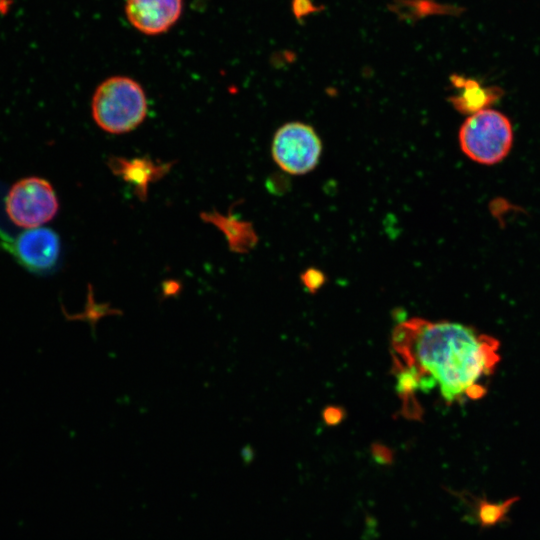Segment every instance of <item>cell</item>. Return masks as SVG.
Segmentation results:
<instances>
[{
  "label": "cell",
  "instance_id": "4",
  "mask_svg": "<svg viewBox=\"0 0 540 540\" xmlns=\"http://www.w3.org/2000/svg\"><path fill=\"white\" fill-rule=\"evenodd\" d=\"M271 152L274 161L283 171L302 175L318 164L322 144L313 127L302 122H290L276 131Z\"/></svg>",
  "mask_w": 540,
  "mask_h": 540
},
{
  "label": "cell",
  "instance_id": "12",
  "mask_svg": "<svg viewBox=\"0 0 540 540\" xmlns=\"http://www.w3.org/2000/svg\"><path fill=\"white\" fill-rule=\"evenodd\" d=\"M373 461L380 466H391L395 460L394 451L382 442H373L370 446Z\"/></svg>",
  "mask_w": 540,
  "mask_h": 540
},
{
  "label": "cell",
  "instance_id": "14",
  "mask_svg": "<svg viewBox=\"0 0 540 540\" xmlns=\"http://www.w3.org/2000/svg\"><path fill=\"white\" fill-rule=\"evenodd\" d=\"M323 421L328 426H336L345 418V411L339 406H328L322 413Z\"/></svg>",
  "mask_w": 540,
  "mask_h": 540
},
{
  "label": "cell",
  "instance_id": "11",
  "mask_svg": "<svg viewBox=\"0 0 540 540\" xmlns=\"http://www.w3.org/2000/svg\"><path fill=\"white\" fill-rule=\"evenodd\" d=\"M225 233L231 249L236 252H246L257 242V237L247 223L237 220L222 219L218 223Z\"/></svg>",
  "mask_w": 540,
  "mask_h": 540
},
{
  "label": "cell",
  "instance_id": "6",
  "mask_svg": "<svg viewBox=\"0 0 540 540\" xmlns=\"http://www.w3.org/2000/svg\"><path fill=\"white\" fill-rule=\"evenodd\" d=\"M0 244L17 262L33 273L51 271L60 256V240L49 228H32L11 239L0 234Z\"/></svg>",
  "mask_w": 540,
  "mask_h": 540
},
{
  "label": "cell",
  "instance_id": "7",
  "mask_svg": "<svg viewBox=\"0 0 540 540\" xmlns=\"http://www.w3.org/2000/svg\"><path fill=\"white\" fill-rule=\"evenodd\" d=\"M183 0H127L129 22L146 35H157L169 30L179 19Z\"/></svg>",
  "mask_w": 540,
  "mask_h": 540
},
{
  "label": "cell",
  "instance_id": "2",
  "mask_svg": "<svg viewBox=\"0 0 540 540\" xmlns=\"http://www.w3.org/2000/svg\"><path fill=\"white\" fill-rule=\"evenodd\" d=\"M147 114L144 90L135 80L115 76L103 81L92 99V115L104 131L129 132L143 122Z\"/></svg>",
  "mask_w": 540,
  "mask_h": 540
},
{
  "label": "cell",
  "instance_id": "5",
  "mask_svg": "<svg viewBox=\"0 0 540 540\" xmlns=\"http://www.w3.org/2000/svg\"><path fill=\"white\" fill-rule=\"evenodd\" d=\"M5 208L11 221L24 228H36L51 220L58 200L51 184L39 177L16 182L9 190Z\"/></svg>",
  "mask_w": 540,
  "mask_h": 540
},
{
  "label": "cell",
  "instance_id": "3",
  "mask_svg": "<svg viewBox=\"0 0 540 540\" xmlns=\"http://www.w3.org/2000/svg\"><path fill=\"white\" fill-rule=\"evenodd\" d=\"M459 143L471 160L486 165L502 161L513 143L510 120L501 112L487 108L476 112L463 122Z\"/></svg>",
  "mask_w": 540,
  "mask_h": 540
},
{
  "label": "cell",
  "instance_id": "8",
  "mask_svg": "<svg viewBox=\"0 0 540 540\" xmlns=\"http://www.w3.org/2000/svg\"><path fill=\"white\" fill-rule=\"evenodd\" d=\"M451 82L457 89V93L452 96L451 102L458 111L465 114L472 115L490 108V105L501 95L499 88L484 86L471 78L453 75Z\"/></svg>",
  "mask_w": 540,
  "mask_h": 540
},
{
  "label": "cell",
  "instance_id": "1",
  "mask_svg": "<svg viewBox=\"0 0 540 540\" xmlns=\"http://www.w3.org/2000/svg\"><path fill=\"white\" fill-rule=\"evenodd\" d=\"M394 364L413 369L420 389L447 403L482 398L500 362L499 341L460 323L414 318L396 327Z\"/></svg>",
  "mask_w": 540,
  "mask_h": 540
},
{
  "label": "cell",
  "instance_id": "13",
  "mask_svg": "<svg viewBox=\"0 0 540 540\" xmlns=\"http://www.w3.org/2000/svg\"><path fill=\"white\" fill-rule=\"evenodd\" d=\"M301 282L304 287L310 292H317L325 283L324 273L316 268H308L301 274Z\"/></svg>",
  "mask_w": 540,
  "mask_h": 540
},
{
  "label": "cell",
  "instance_id": "9",
  "mask_svg": "<svg viewBox=\"0 0 540 540\" xmlns=\"http://www.w3.org/2000/svg\"><path fill=\"white\" fill-rule=\"evenodd\" d=\"M445 489L459 498L469 508L468 520L476 523L481 528H489L507 522L511 507L519 499L518 497H512L501 502H493L486 497H477L466 491Z\"/></svg>",
  "mask_w": 540,
  "mask_h": 540
},
{
  "label": "cell",
  "instance_id": "10",
  "mask_svg": "<svg viewBox=\"0 0 540 540\" xmlns=\"http://www.w3.org/2000/svg\"><path fill=\"white\" fill-rule=\"evenodd\" d=\"M110 164L117 175L137 187L140 196H145L148 184L163 175L168 168L167 165H156L147 159L128 161L115 158Z\"/></svg>",
  "mask_w": 540,
  "mask_h": 540
}]
</instances>
